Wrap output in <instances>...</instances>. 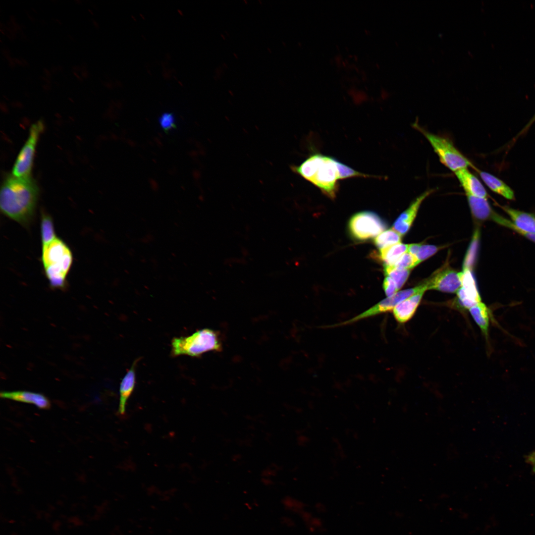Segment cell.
<instances>
[{
	"label": "cell",
	"mask_w": 535,
	"mask_h": 535,
	"mask_svg": "<svg viewBox=\"0 0 535 535\" xmlns=\"http://www.w3.org/2000/svg\"><path fill=\"white\" fill-rule=\"evenodd\" d=\"M424 290H428L427 285L425 282L413 288L397 292L393 296L385 298L365 312L337 325H341L353 323L360 320L392 310L396 305L403 300Z\"/></svg>",
	"instance_id": "cell-8"
},
{
	"label": "cell",
	"mask_w": 535,
	"mask_h": 535,
	"mask_svg": "<svg viewBox=\"0 0 535 535\" xmlns=\"http://www.w3.org/2000/svg\"><path fill=\"white\" fill-rule=\"evenodd\" d=\"M337 160L321 154L311 155L292 170L318 187L330 198H334L339 180Z\"/></svg>",
	"instance_id": "cell-2"
},
{
	"label": "cell",
	"mask_w": 535,
	"mask_h": 535,
	"mask_svg": "<svg viewBox=\"0 0 535 535\" xmlns=\"http://www.w3.org/2000/svg\"><path fill=\"white\" fill-rule=\"evenodd\" d=\"M43 128V124L41 121L32 125L28 138L21 150L14 164L12 169L13 175L17 177L31 176L36 146Z\"/></svg>",
	"instance_id": "cell-7"
},
{
	"label": "cell",
	"mask_w": 535,
	"mask_h": 535,
	"mask_svg": "<svg viewBox=\"0 0 535 535\" xmlns=\"http://www.w3.org/2000/svg\"><path fill=\"white\" fill-rule=\"evenodd\" d=\"M402 235L393 228L383 231L374 239V243L380 249L400 243Z\"/></svg>",
	"instance_id": "cell-22"
},
{
	"label": "cell",
	"mask_w": 535,
	"mask_h": 535,
	"mask_svg": "<svg viewBox=\"0 0 535 535\" xmlns=\"http://www.w3.org/2000/svg\"><path fill=\"white\" fill-rule=\"evenodd\" d=\"M503 210L508 214L511 221L499 215L495 222L508 227L516 232H526L535 234V215L520 211L508 206H503Z\"/></svg>",
	"instance_id": "cell-9"
},
{
	"label": "cell",
	"mask_w": 535,
	"mask_h": 535,
	"mask_svg": "<svg viewBox=\"0 0 535 535\" xmlns=\"http://www.w3.org/2000/svg\"><path fill=\"white\" fill-rule=\"evenodd\" d=\"M433 191L430 189L425 191L411 203L397 218L393 224L392 228L401 235H405L410 229L417 212L423 201Z\"/></svg>",
	"instance_id": "cell-12"
},
{
	"label": "cell",
	"mask_w": 535,
	"mask_h": 535,
	"mask_svg": "<svg viewBox=\"0 0 535 535\" xmlns=\"http://www.w3.org/2000/svg\"><path fill=\"white\" fill-rule=\"evenodd\" d=\"M474 321L486 339L488 338L490 313L487 307L482 301L469 309Z\"/></svg>",
	"instance_id": "cell-19"
},
{
	"label": "cell",
	"mask_w": 535,
	"mask_h": 535,
	"mask_svg": "<svg viewBox=\"0 0 535 535\" xmlns=\"http://www.w3.org/2000/svg\"><path fill=\"white\" fill-rule=\"evenodd\" d=\"M428 141L440 161L454 172L469 166H474L447 138L427 131L417 123L414 126Z\"/></svg>",
	"instance_id": "cell-5"
},
{
	"label": "cell",
	"mask_w": 535,
	"mask_h": 535,
	"mask_svg": "<svg viewBox=\"0 0 535 535\" xmlns=\"http://www.w3.org/2000/svg\"><path fill=\"white\" fill-rule=\"evenodd\" d=\"M437 250L438 248L434 245H422L415 256L420 263L434 254Z\"/></svg>",
	"instance_id": "cell-27"
},
{
	"label": "cell",
	"mask_w": 535,
	"mask_h": 535,
	"mask_svg": "<svg viewBox=\"0 0 535 535\" xmlns=\"http://www.w3.org/2000/svg\"><path fill=\"white\" fill-rule=\"evenodd\" d=\"M42 245L41 261L50 287L65 289L67 275L73 263L70 249L57 237L50 243Z\"/></svg>",
	"instance_id": "cell-3"
},
{
	"label": "cell",
	"mask_w": 535,
	"mask_h": 535,
	"mask_svg": "<svg viewBox=\"0 0 535 535\" xmlns=\"http://www.w3.org/2000/svg\"><path fill=\"white\" fill-rule=\"evenodd\" d=\"M160 126L164 131H169L175 126V118L171 112L163 113L159 118Z\"/></svg>",
	"instance_id": "cell-26"
},
{
	"label": "cell",
	"mask_w": 535,
	"mask_h": 535,
	"mask_svg": "<svg viewBox=\"0 0 535 535\" xmlns=\"http://www.w3.org/2000/svg\"><path fill=\"white\" fill-rule=\"evenodd\" d=\"M462 272L451 268H445L435 274L426 281L428 289H433L446 293H455L462 286Z\"/></svg>",
	"instance_id": "cell-10"
},
{
	"label": "cell",
	"mask_w": 535,
	"mask_h": 535,
	"mask_svg": "<svg viewBox=\"0 0 535 535\" xmlns=\"http://www.w3.org/2000/svg\"><path fill=\"white\" fill-rule=\"evenodd\" d=\"M422 245L420 243H413L409 244L408 248V252L411 254L416 256L419 251V250Z\"/></svg>",
	"instance_id": "cell-29"
},
{
	"label": "cell",
	"mask_w": 535,
	"mask_h": 535,
	"mask_svg": "<svg viewBox=\"0 0 535 535\" xmlns=\"http://www.w3.org/2000/svg\"><path fill=\"white\" fill-rule=\"evenodd\" d=\"M420 263L417 257L408 252L401 256L392 265L399 269H411Z\"/></svg>",
	"instance_id": "cell-24"
},
{
	"label": "cell",
	"mask_w": 535,
	"mask_h": 535,
	"mask_svg": "<svg viewBox=\"0 0 535 535\" xmlns=\"http://www.w3.org/2000/svg\"><path fill=\"white\" fill-rule=\"evenodd\" d=\"M456 293L459 304L464 309H469L481 302L470 269L464 268L462 276V286Z\"/></svg>",
	"instance_id": "cell-11"
},
{
	"label": "cell",
	"mask_w": 535,
	"mask_h": 535,
	"mask_svg": "<svg viewBox=\"0 0 535 535\" xmlns=\"http://www.w3.org/2000/svg\"><path fill=\"white\" fill-rule=\"evenodd\" d=\"M409 244L399 243L381 249L379 257L386 265H392L401 256L408 252Z\"/></svg>",
	"instance_id": "cell-20"
},
{
	"label": "cell",
	"mask_w": 535,
	"mask_h": 535,
	"mask_svg": "<svg viewBox=\"0 0 535 535\" xmlns=\"http://www.w3.org/2000/svg\"><path fill=\"white\" fill-rule=\"evenodd\" d=\"M39 196V187L31 176L9 175L4 179L0 188L1 212L28 227L34 219Z\"/></svg>",
	"instance_id": "cell-1"
},
{
	"label": "cell",
	"mask_w": 535,
	"mask_h": 535,
	"mask_svg": "<svg viewBox=\"0 0 535 535\" xmlns=\"http://www.w3.org/2000/svg\"><path fill=\"white\" fill-rule=\"evenodd\" d=\"M383 287L386 295L389 297L393 296L399 290L394 281L390 277L386 276L383 283Z\"/></svg>",
	"instance_id": "cell-28"
},
{
	"label": "cell",
	"mask_w": 535,
	"mask_h": 535,
	"mask_svg": "<svg viewBox=\"0 0 535 535\" xmlns=\"http://www.w3.org/2000/svg\"><path fill=\"white\" fill-rule=\"evenodd\" d=\"M139 359L134 361L130 368L123 377L119 387V403L118 413L123 415L125 413L127 402L133 393L136 383V369Z\"/></svg>",
	"instance_id": "cell-15"
},
{
	"label": "cell",
	"mask_w": 535,
	"mask_h": 535,
	"mask_svg": "<svg viewBox=\"0 0 535 535\" xmlns=\"http://www.w3.org/2000/svg\"><path fill=\"white\" fill-rule=\"evenodd\" d=\"M384 270L385 275L394 281L398 290L405 283L411 271V269H399L386 265H384Z\"/></svg>",
	"instance_id": "cell-23"
},
{
	"label": "cell",
	"mask_w": 535,
	"mask_h": 535,
	"mask_svg": "<svg viewBox=\"0 0 535 535\" xmlns=\"http://www.w3.org/2000/svg\"><path fill=\"white\" fill-rule=\"evenodd\" d=\"M40 229L42 245L48 244L57 237L52 217L44 212L41 215Z\"/></svg>",
	"instance_id": "cell-21"
},
{
	"label": "cell",
	"mask_w": 535,
	"mask_h": 535,
	"mask_svg": "<svg viewBox=\"0 0 535 535\" xmlns=\"http://www.w3.org/2000/svg\"><path fill=\"white\" fill-rule=\"evenodd\" d=\"M426 290L421 291L403 300L393 309V314L399 323H405L414 315Z\"/></svg>",
	"instance_id": "cell-14"
},
{
	"label": "cell",
	"mask_w": 535,
	"mask_h": 535,
	"mask_svg": "<svg viewBox=\"0 0 535 535\" xmlns=\"http://www.w3.org/2000/svg\"><path fill=\"white\" fill-rule=\"evenodd\" d=\"M0 397L3 398L33 404L38 408L43 409H48L51 407V403L49 399L40 393L25 391L2 392L0 393Z\"/></svg>",
	"instance_id": "cell-16"
},
{
	"label": "cell",
	"mask_w": 535,
	"mask_h": 535,
	"mask_svg": "<svg viewBox=\"0 0 535 535\" xmlns=\"http://www.w3.org/2000/svg\"><path fill=\"white\" fill-rule=\"evenodd\" d=\"M526 461L528 463L531 465L533 468V471L535 473V452H533L529 454L526 458Z\"/></svg>",
	"instance_id": "cell-30"
},
{
	"label": "cell",
	"mask_w": 535,
	"mask_h": 535,
	"mask_svg": "<svg viewBox=\"0 0 535 535\" xmlns=\"http://www.w3.org/2000/svg\"><path fill=\"white\" fill-rule=\"evenodd\" d=\"M337 166L339 172V179H346L354 177H374L377 178L376 175H369L365 173L360 172L357 170L353 169L350 167L347 166L346 164H343L340 161L337 160Z\"/></svg>",
	"instance_id": "cell-25"
},
{
	"label": "cell",
	"mask_w": 535,
	"mask_h": 535,
	"mask_svg": "<svg viewBox=\"0 0 535 535\" xmlns=\"http://www.w3.org/2000/svg\"><path fill=\"white\" fill-rule=\"evenodd\" d=\"M467 196L472 213L476 218L482 220H494L497 214L492 209L487 199Z\"/></svg>",
	"instance_id": "cell-17"
},
{
	"label": "cell",
	"mask_w": 535,
	"mask_h": 535,
	"mask_svg": "<svg viewBox=\"0 0 535 535\" xmlns=\"http://www.w3.org/2000/svg\"><path fill=\"white\" fill-rule=\"evenodd\" d=\"M484 183L492 191L509 200H514L513 190L503 181L496 176L485 171L477 169Z\"/></svg>",
	"instance_id": "cell-18"
},
{
	"label": "cell",
	"mask_w": 535,
	"mask_h": 535,
	"mask_svg": "<svg viewBox=\"0 0 535 535\" xmlns=\"http://www.w3.org/2000/svg\"><path fill=\"white\" fill-rule=\"evenodd\" d=\"M386 227L385 223L375 213L364 211L353 215L349 220V229L352 236L359 240H367L378 235Z\"/></svg>",
	"instance_id": "cell-6"
},
{
	"label": "cell",
	"mask_w": 535,
	"mask_h": 535,
	"mask_svg": "<svg viewBox=\"0 0 535 535\" xmlns=\"http://www.w3.org/2000/svg\"><path fill=\"white\" fill-rule=\"evenodd\" d=\"M171 355L199 357L210 352H219L222 343L218 333L210 328L197 330L191 335L174 337L171 342Z\"/></svg>",
	"instance_id": "cell-4"
},
{
	"label": "cell",
	"mask_w": 535,
	"mask_h": 535,
	"mask_svg": "<svg viewBox=\"0 0 535 535\" xmlns=\"http://www.w3.org/2000/svg\"><path fill=\"white\" fill-rule=\"evenodd\" d=\"M467 196L487 199L488 194L480 180L468 168L454 172Z\"/></svg>",
	"instance_id": "cell-13"
}]
</instances>
